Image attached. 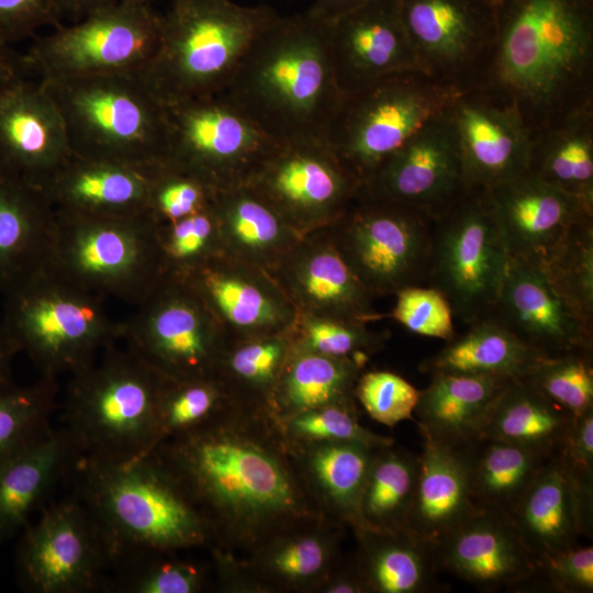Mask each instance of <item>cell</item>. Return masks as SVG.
I'll return each mask as SVG.
<instances>
[{"label": "cell", "mask_w": 593, "mask_h": 593, "mask_svg": "<svg viewBox=\"0 0 593 593\" xmlns=\"http://www.w3.org/2000/svg\"><path fill=\"white\" fill-rule=\"evenodd\" d=\"M180 279L200 296L228 339L282 333L296 320V309L267 271L223 253Z\"/></svg>", "instance_id": "22"}, {"label": "cell", "mask_w": 593, "mask_h": 593, "mask_svg": "<svg viewBox=\"0 0 593 593\" xmlns=\"http://www.w3.org/2000/svg\"><path fill=\"white\" fill-rule=\"evenodd\" d=\"M592 351L542 358L525 377L555 403L578 417L593 410Z\"/></svg>", "instance_id": "48"}, {"label": "cell", "mask_w": 593, "mask_h": 593, "mask_svg": "<svg viewBox=\"0 0 593 593\" xmlns=\"http://www.w3.org/2000/svg\"><path fill=\"white\" fill-rule=\"evenodd\" d=\"M539 566L549 557L592 538L593 494L582 490L557 455L539 470L510 513Z\"/></svg>", "instance_id": "28"}, {"label": "cell", "mask_w": 593, "mask_h": 593, "mask_svg": "<svg viewBox=\"0 0 593 593\" xmlns=\"http://www.w3.org/2000/svg\"><path fill=\"white\" fill-rule=\"evenodd\" d=\"M155 55L141 74L163 102L221 94L249 47L277 18L233 0H167Z\"/></svg>", "instance_id": "4"}, {"label": "cell", "mask_w": 593, "mask_h": 593, "mask_svg": "<svg viewBox=\"0 0 593 593\" xmlns=\"http://www.w3.org/2000/svg\"><path fill=\"white\" fill-rule=\"evenodd\" d=\"M46 271L99 298L137 304L163 276L158 223L148 212L56 211Z\"/></svg>", "instance_id": "8"}, {"label": "cell", "mask_w": 593, "mask_h": 593, "mask_svg": "<svg viewBox=\"0 0 593 593\" xmlns=\"http://www.w3.org/2000/svg\"><path fill=\"white\" fill-rule=\"evenodd\" d=\"M110 560L105 544L81 501L46 507L26 525L18 550L22 585L36 593H78L96 586Z\"/></svg>", "instance_id": "18"}, {"label": "cell", "mask_w": 593, "mask_h": 593, "mask_svg": "<svg viewBox=\"0 0 593 593\" xmlns=\"http://www.w3.org/2000/svg\"><path fill=\"white\" fill-rule=\"evenodd\" d=\"M425 72L466 90L483 74L495 35V7L485 0H396Z\"/></svg>", "instance_id": "17"}, {"label": "cell", "mask_w": 593, "mask_h": 593, "mask_svg": "<svg viewBox=\"0 0 593 593\" xmlns=\"http://www.w3.org/2000/svg\"><path fill=\"white\" fill-rule=\"evenodd\" d=\"M56 211L44 192L0 168V292L46 270Z\"/></svg>", "instance_id": "31"}, {"label": "cell", "mask_w": 593, "mask_h": 593, "mask_svg": "<svg viewBox=\"0 0 593 593\" xmlns=\"http://www.w3.org/2000/svg\"><path fill=\"white\" fill-rule=\"evenodd\" d=\"M221 94L276 142L325 139L344 94L325 23L307 10L278 14Z\"/></svg>", "instance_id": "2"}, {"label": "cell", "mask_w": 593, "mask_h": 593, "mask_svg": "<svg viewBox=\"0 0 593 593\" xmlns=\"http://www.w3.org/2000/svg\"><path fill=\"white\" fill-rule=\"evenodd\" d=\"M325 551L322 545L312 538H304L284 547L275 557L278 571L290 578H306L322 568Z\"/></svg>", "instance_id": "58"}, {"label": "cell", "mask_w": 593, "mask_h": 593, "mask_svg": "<svg viewBox=\"0 0 593 593\" xmlns=\"http://www.w3.org/2000/svg\"><path fill=\"white\" fill-rule=\"evenodd\" d=\"M540 264L555 287L593 322V221L577 226Z\"/></svg>", "instance_id": "46"}, {"label": "cell", "mask_w": 593, "mask_h": 593, "mask_svg": "<svg viewBox=\"0 0 593 593\" xmlns=\"http://www.w3.org/2000/svg\"><path fill=\"white\" fill-rule=\"evenodd\" d=\"M64 416L78 458L125 461L157 446V407L165 383L124 344L107 347L70 376Z\"/></svg>", "instance_id": "5"}, {"label": "cell", "mask_w": 593, "mask_h": 593, "mask_svg": "<svg viewBox=\"0 0 593 593\" xmlns=\"http://www.w3.org/2000/svg\"><path fill=\"white\" fill-rule=\"evenodd\" d=\"M81 502L110 559L202 541L204 522L153 454L125 461L78 458Z\"/></svg>", "instance_id": "3"}, {"label": "cell", "mask_w": 593, "mask_h": 593, "mask_svg": "<svg viewBox=\"0 0 593 593\" xmlns=\"http://www.w3.org/2000/svg\"><path fill=\"white\" fill-rule=\"evenodd\" d=\"M417 471L418 458L405 451H385L373 458L360 502L370 529L409 534Z\"/></svg>", "instance_id": "40"}, {"label": "cell", "mask_w": 593, "mask_h": 593, "mask_svg": "<svg viewBox=\"0 0 593 593\" xmlns=\"http://www.w3.org/2000/svg\"><path fill=\"white\" fill-rule=\"evenodd\" d=\"M475 87L512 101L533 133L593 101V0H502Z\"/></svg>", "instance_id": "1"}, {"label": "cell", "mask_w": 593, "mask_h": 593, "mask_svg": "<svg viewBox=\"0 0 593 593\" xmlns=\"http://www.w3.org/2000/svg\"><path fill=\"white\" fill-rule=\"evenodd\" d=\"M363 365L355 358L329 357L293 344L273 392L299 412L349 403Z\"/></svg>", "instance_id": "39"}, {"label": "cell", "mask_w": 593, "mask_h": 593, "mask_svg": "<svg viewBox=\"0 0 593 593\" xmlns=\"http://www.w3.org/2000/svg\"><path fill=\"white\" fill-rule=\"evenodd\" d=\"M447 113L469 190L485 191L528 172L533 131L512 101L472 87Z\"/></svg>", "instance_id": "19"}, {"label": "cell", "mask_w": 593, "mask_h": 593, "mask_svg": "<svg viewBox=\"0 0 593 593\" xmlns=\"http://www.w3.org/2000/svg\"><path fill=\"white\" fill-rule=\"evenodd\" d=\"M121 342L168 381L213 377L228 337L180 278L163 275L132 316Z\"/></svg>", "instance_id": "14"}, {"label": "cell", "mask_w": 593, "mask_h": 593, "mask_svg": "<svg viewBox=\"0 0 593 593\" xmlns=\"http://www.w3.org/2000/svg\"><path fill=\"white\" fill-rule=\"evenodd\" d=\"M460 448L467 457L475 503L508 514L551 458L524 446L490 438H477Z\"/></svg>", "instance_id": "38"}, {"label": "cell", "mask_w": 593, "mask_h": 593, "mask_svg": "<svg viewBox=\"0 0 593 593\" xmlns=\"http://www.w3.org/2000/svg\"><path fill=\"white\" fill-rule=\"evenodd\" d=\"M292 347L291 329L228 339L214 377L225 391L235 383L254 391H275Z\"/></svg>", "instance_id": "42"}, {"label": "cell", "mask_w": 593, "mask_h": 593, "mask_svg": "<svg viewBox=\"0 0 593 593\" xmlns=\"http://www.w3.org/2000/svg\"><path fill=\"white\" fill-rule=\"evenodd\" d=\"M4 296L1 322L41 378L77 373L121 340L122 322L109 315L104 299L46 270Z\"/></svg>", "instance_id": "9"}, {"label": "cell", "mask_w": 593, "mask_h": 593, "mask_svg": "<svg viewBox=\"0 0 593 593\" xmlns=\"http://www.w3.org/2000/svg\"><path fill=\"white\" fill-rule=\"evenodd\" d=\"M244 183L301 237L332 226L360 189L325 139L275 142Z\"/></svg>", "instance_id": "15"}, {"label": "cell", "mask_w": 593, "mask_h": 593, "mask_svg": "<svg viewBox=\"0 0 593 593\" xmlns=\"http://www.w3.org/2000/svg\"><path fill=\"white\" fill-rule=\"evenodd\" d=\"M30 76L23 54L0 43V89Z\"/></svg>", "instance_id": "59"}, {"label": "cell", "mask_w": 593, "mask_h": 593, "mask_svg": "<svg viewBox=\"0 0 593 593\" xmlns=\"http://www.w3.org/2000/svg\"><path fill=\"white\" fill-rule=\"evenodd\" d=\"M421 390L390 371H369L359 376L354 395L377 422L393 427L414 421Z\"/></svg>", "instance_id": "52"}, {"label": "cell", "mask_w": 593, "mask_h": 593, "mask_svg": "<svg viewBox=\"0 0 593 593\" xmlns=\"http://www.w3.org/2000/svg\"><path fill=\"white\" fill-rule=\"evenodd\" d=\"M419 365L422 372L525 378L542 356L492 315L468 325Z\"/></svg>", "instance_id": "37"}, {"label": "cell", "mask_w": 593, "mask_h": 593, "mask_svg": "<svg viewBox=\"0 0 593 593\" xmlns=\"http://www.w3.org/2000/svg\"><path fill=\"white\" fill-rule=\"evenodd\" d=\"M557 457L574 482L593 494V410L574 417Z\"/></svg>", "instance_id": "56"}, {"label": "cell", "mask_w": 593, "mask_h": 593, "mask_svg": "<svg viewBox=\"0 0 593 593\" xmlns=\"http://www.w3.org/2000/svg\"><path fill=\"white\" fill-rule=\"evenodd\" d=\"M156 167L143 168L71 154L40 189L57 212L102 216L138 214L148 212L150 179Z\"/></svg>", "instance_id": "29"}, {"label": "cell", "mask_w": 593, "mask_h": 593, "mask_svg": "<svg viewBox=\"0 0 593 593\" xmlns=\"http://www.w3.org/2000/svg\"><path fill=\"white\" fill-rule=\"evenodd\" d=\"M325 25L343 93L395 74H426L403 25L396 0H371Z\"/></svg>", "instance_id": "24"}, {"label": "cell", "mask_w": 593, "mask_h": 593, "mask_svg": "<svg viewBox=\"0 0 593 593\" xmlns=\"http://www.w3.org/2000/svg\"><path fill=\"white\" fill-rule=\"evenodd\" d=\"M150 454L190 501L220 513L253 521L294 504L289 477L273 457L204 425Z\"/></svg>", "instance_id": "7"}, {"label": "cell", "mask_w": 593, "mask_h": 593, "mask_svg": "<svg viewBox=\"0 0 593 593\" xmlns=\"http://www.w3.org/2000/svg\"><path fill=\"white\" fill-rule=\"evenodd\" d=\"M291 332L293 344L300 348L329 357L355 358L362 363L385 339L384 334L369 329L368 324L301 313Z\"/></svg>", "instance_id": "49"}, {"label": "cell", "mask_w": 593, "mask_h": 593, "mask_svg": "<svg viewBox=\"0 0 593 593\" xmlns=\"http://www.w3.org/2000/svg\"><path fill=\"white\" fill-rule=\"evenodd\" d=\"M373 448L357 443H333L316 451L314 472L329 496L362 525L360 502L373 460ZM370 529V528H369Z\"/></svg>", "instance_id": "45"}, {"label": "cell", "mask_w": 593, "mask_h": 593, "mask_svg": "<svg viewBox=\"0 0 593 593\" xmlns=\"http://www.w3.org/2000/svg\"><path fill=\"white\" fill-rule=\"evenodd\" d=\"M461 91L424 72L380 78L343 94L325 141L361 187Z\"/></svg>", "instance_id": "10"}, {"label": "cell", "mask_w": 593, "mask_h": 593, "mask_svg": "<svg viewBox=\"0 0 593 593\" xmlns=\"http://www.w3.org/2000/svg\"><path fill=\"white\" fill-rule=\"evenodd\" d=\"M159 37L160 12L116 0L36 35L23 56L30 75L42 81L134 75L148 66Z\"/></svg>", "instance_id": "11"}, {"label": "cell", "mask_w": 593, "mask_h": 593, "mask_svg": "<svg viewBox=\"0 0 593 593\" xmlns=\"http://www.w3.org/2000/svg\"><path fill=\"white\" fill-rule=\"evenodd\" d=\"M212 194L198 177L161 163L152 175L147 211L158 224L174 222L204 209Z\"/></svg>", "instance_id": "50"}, {"label": "cell", "mask_w": 593, "mask_h": 593, "mask_svg": "<svg viewBox=\"0 0 593 593\" xmlns=\"http://www.w3.org/2000/svg\"><path fill=\"white\" fill-rule=\"evenodd\" d=\"M158 246L163 275L178 278L223 253L210 203L191 215L158 224Z\"/></svg>", "instance_id": "44"}, {"label": "cell", "mask_w": 593, "mask_h": 593, "mask_svg": "<svg viewBox=\"0 0 593 593\" xmlns=\"http://www.w3.org/2000/svg\"><path fill=\"white\" fill-rule=\"evenodd\" d=\"M168 146L164 163L213 191L244 183L276 141L223 94L166 103Z\"/></svg>", "instance_id": "16"}, {"label": "cell", "mask_w": 593, "mask_h": 593, "mask_svg": "<svg viewBox=\"0 0 593 593\" xmlns=\"http://www.w3.org/2000/svg\"><path fill=\"white\" fill-rule=\"evenodd\" d=\"M210 206L217 223L223 254L269 275L301 238L245 183L213 191Z\"/></svg>", "instance_id": "32"}, {"label": "cell", "mask_w": 593, "mask_h": 593, "mask_svg": "<svg viewBox=\"0 0 593 593\" xmlns=\"http://www.w3.org/2000/svg\"><path fill=\"white\" fill-rule=\"evenodd\" d=\"M270 276L298 313L363 324L382 320L328 227L302 236Z\"/></svg>", "instance_id": "23"}, {"label": "cell", "mask_w": 593, "mask_h": 593, "mask_svg": "<svg viewBox=\"0 0 593 593\" xmlns=\"http://www.w3.org/2000/svg\"><path fill=\"white\" fill-rule=\"evenodd\" d=\"M57 14L63 20L77 21L90 12L116 0H51Z\"/></svg>", "instance_id": "61"}, {"label": "cell", "mask_w": 593, "mask_h": 593, "mask_svg": "<svg viewBox=\"0 0 593 593\" xmlns=\"http://www.w3.org/2000/svg\"><path fill=\"white\" fill-rule=\"evenodd\" d=\"M118 1H123V2L133 3V4L154 7V3L158 2V1H161V0H118Z\"/></svg>", "instance_id": "63"}, {"label": "cell", "mask_w": 593, "mask_h": 593, "mask_svg": "<svg viewBox=\"0 0 593 593\" xmlns=\"http://www.w3.org/2000/svg\"><path fill=\"white\" fill-rule=\"evenodd\" d=\"M574 416L527 378L511 380L495 399L478 438L524 446L552 457L560 450Z\"/></svg>", "instance_id": "35"}, {"label": "cell", "mask_w": 593, "mask_h": 593, "mask_svg": "<svg viewBox=\"0 0 593 593\" xmlns=\"http://www.w3.org/2000/svg\"><path fill=\"white\" fill-rule=\"evenodd\" d=\"M468 191L457 138L446 111L383 161L361 184L358 194L406 204L435 220Z\"/></svg>", "instance_id": "20"}, {"label": "cell", "mask_w": 593, "mask_h": 593, "mask_svg": "<svg viewBox=\"0 0 593 593\" xmlns=\"http://www.w3.org/2000/svg\"><path fill=\"white\" fill-rule=\"evenodd\" d=\"M395 304L383 318H392L413 334L448 342L456 336L454 312L446 296L429 286H413L394 294Z\"/></svg>", "instance_id": "51"}, {"label": "cell", "mask_w": 593, "mask_h": 593, "mask_svg": "<svg viewBox=\"0 0 593 593\" xmlns=\"http://www.w3.org/2000/svg\"><path fill=\"white\" fill-rule=\"evenodd\" d=\"M57 394V380L0 389V463L43 435Z\"/></svg>", "instance_id": "43"}, {"label": "cell", "mask_w": 593, "mask_h": 593, "mask_svg": "<svg viewBox=\"0 0 593 593\" xmlns=\"http://www.w3.org/2000/svg\"><path fill=\"white\" fill-rule=\"evenodd\" d=\"M75 457L66 430L49 427L0 463V544L25 528L31 513Z\"/></svg>", "instance_id": "34"}, {"label": "cell", "mask_w": 593, "mask_h": 593, "mask_svg": "<svg viewBox=\"0 0 593 593\" xmlns=\"http://www.w3.org/2000/svg\"><path fill=\"white\" fill-rule=\"evenodd\" d=\"M434 219L406 204L357 195L329 231L373 299L425 286Z\"/></svg>", "instance_id": "13"}, {"label": "cell", "mask_w": 593, "mask_h": 593, "mask_svg": "<svg viewBox=\"0 0 593 593\" xmlns=\"http://www.w3.org/2000/svg\"><path fill=\"white\" fill-rule=\"evenodd\" d=\"M510 258L484 192L470 190L433 222L425 286L469 325L491 315Z\"/></svg>", "instance_id": "12"}, {"label": "cell", "mask_w": 593, "mask_h": 593, "mask_svg": "<svg viewBox=\"0 0 593 593\" xmlns=\"http://www.w3.org/2000/svg\"><path fill=\"white\" fill-rule=\"evenodd\" d=\"M511 257L541 262L593 208L526 172L483 191Z\"/></svg>", "instance_id": "27"}, {"label": "cell", "mask_w": 593, "mask_h": 593, "mask_svg": "<svg viewBox=\"0 0 593 593\" xmlns=\"http://www.w3.org/2000/svg\"><path fill=\"white\" fill-rule=\"evenodd\" d=\"M199 583L198 572L192 567L165 563L134 574L127 589L134 593H191Z\"/></svg>", "instance_id": "57"}, {"label": "cell", "mask_w": 593, "mask_h": 593, "mask_svg": "<svg viewBox=\"0 0 593 593\" xmlns=\"http://www.w3.org/2000/svg\"><path fill=\"white\" fill-rule=\"evenodd\" d=\"M349 403H339L302 412L292 423L300 434L333 443H357L371 448H383L392 439L362 428L351 413Z\"/></svg>", "instance_id": "53"}, {"label": "cell", "mask_w": 593, "mask_h": 593, "mask_svg": "<svg viewBox=\"0 0 593 593\" xmlns=\"http://www.w3.org/2000/svg\"><path fill=\"white\" fill-rule=\"evenodd\" d=\"M528 172L593 208V101L533 133Z\"/></svg>", "instance_id": "36"}, {"label": "cell", "mask_w": 593, "mask_h": 593, "mask_svg": "<svg viewBox=\"0 0 593 593\" xmlns=\"http://www.w3.org/2000/svg\"><path fill=\"white\" fill-rule=\"evenodd\" d=\"M369 1L371 0H314L307 11L321 22L328 23Z\"/></svg>", "instance_id": "60"}, {"label": "cell", "mask_w": 593, "mask_h": 593, "mask_svg": "<svg viewBox=\"0 0 593 593\" xmlns=\"http://www.w3.org/2000/svg\"><path fill=\"white\" fill-rule=\"evenodd\" d=\"M491 315L545 358L593 350V322L555 287L540 262L510 258Z\"/></svg>", "instance_id": "21"}, {"label": "cell", "mask_w": 593, "mask_h": 593, "mask_svg": "<svg viewBox=\"0 0 593 593\" xmlns=\"http://www.w3.org/2000/svg\"><path fill=\"white\" fill-rule=\"evenodd\" d=\"M71 155L60 110L38 79L0 89V168L41 187Z\"/></svg>", "instance_id": "25"}, {"label": "cell", "mask_w": 593, "mask_h": 593, "mask_svg": "<svg viewBox=\"0 0 593 593\" xmlns=\"http://www.w3.org/2000/svg\"><path fill=\"white\" fill-rule=\"evenodd\" d=\"M421 433L415 492L406 530L430 549L435 548L478 507L462 448L436 441Z\"/></svg>", "instance_id": "30"}, {"label": "cell", "mask_w": 593, "mask_h": 593, "mask_svg": "<svg viewBox=\"0 0 593 593\" xmlns=\"http://www.w3.org/2000/svg\"><path fill=\"white\" fill-rule=\"evenodd\" d=\"M488 1L490 4L496 7L502 0H485Z\"/></svg>", "instance_id": "64"}, {"label": "cell", "mask_w": 593, "mask_h": 593, "mask_svg": "<svg viewBox=\"0 0 593 593\" xmlns=\"http://www.w3.org/2000/svg\"><path fill=\"white\" fill-rule=\"evenodd\" d=\"M421 390L414 422L441 444L463 447L478 438L497 395L513 379L489 374L434 373Z\"/></svg>", "instance_id": "33"}, {"label": "cell", "mask_w": 593, "mask_h": 593, "mask_svg": "<svg viewBox=\"0 0 593 593\" xmlns=\"http://www.w3.org/2000/svg\"><path fill=\"white\" fill-rule=\"evenodd\" d=\"M437 569L481 590L523 589L538 564L511 515L478 505L434 550Z\"/></svg>", "instance_id": "26"}, {"label": "cell", "mask_w": 593, "mask_h": 593, "mask_svg": "<svg viewBox=\"0 0 593 593\" xmlns=\"http://www.w3.org/2000/svg\"><path fill=\"white\" fill-rule=\"evenodd\" d=\"M61 23L51 0H0V43L3 45L35 37L41 29Z\"/></svg>", "instance_id": "55"}, {"label": "cell", "mask_w": 593, "mask_h": 593, "mask_svg": "<svg viewBox=\"0 0 593 593\" xmlns=\"http://www.w3.org/2000/svg\"><path fill=\"white\" fill-rule=\"evenodd\" d=\"M40 81L60 110L71 154L143 168L164 163L167 107L141 74Z\"/></svg>", "instance_id": "6"}, {"label": "cell", "mask_w": 593, "mask_h": 593, "mask_svg": "<svg viewBox=\"0 0 593 593\" xmlns=\"http://www.w3.org/2000/svg\"><path fill=\"white\" fill-rule=\"evenodd\" d=\"M18 353L19 349L16 345L14 344V342L8 334L4 325L0 321V389L12 382V361Z\"/></svg>", "instance_id": "62"}, {"label": "cell", "mask_w": 593, "mask_h": 593, "mask_svg": "<svg viewBox=\"0 0 593 593\" xmlns=\"http://www.w3.org/2000/svg\"><path fill=\"white\" fill-rule=\"evenodd\" d=\"M538 580L542 588L559 593L593 591V547L577 545L542 561L530 584Z\"/></svg>", "instance_id": "54"}, {"label": "cell", "mask_w": 593, "mask_h": 593, "mask_svg": "<svg viewBox=\"0 0 593 593\" xmlns=\"http://www.w3.org/2000/svg\"><path fill=\"white\" fill-rule=\"evenodd\" d=\"M225 394V389L214 376L166 380L157 407V446L168 435L179 436L202 426Z\"/></svg>", "instance_id": "47"}, {"label": "cell", "mask_w": 593, "mask_h": 593, "mask_svg": "<svg viewBox=\"0 0 593 593\" xmlns=\"http://www.w3.org/2000/svg\"><path fill=\"white\" fill-rule=\"evenodd\" d=\"M370 549L366 577L382 593H425L438 589L434 550L406 533L382 530Z\"/></svg>", "instance_id": "41"}]
</instances>
